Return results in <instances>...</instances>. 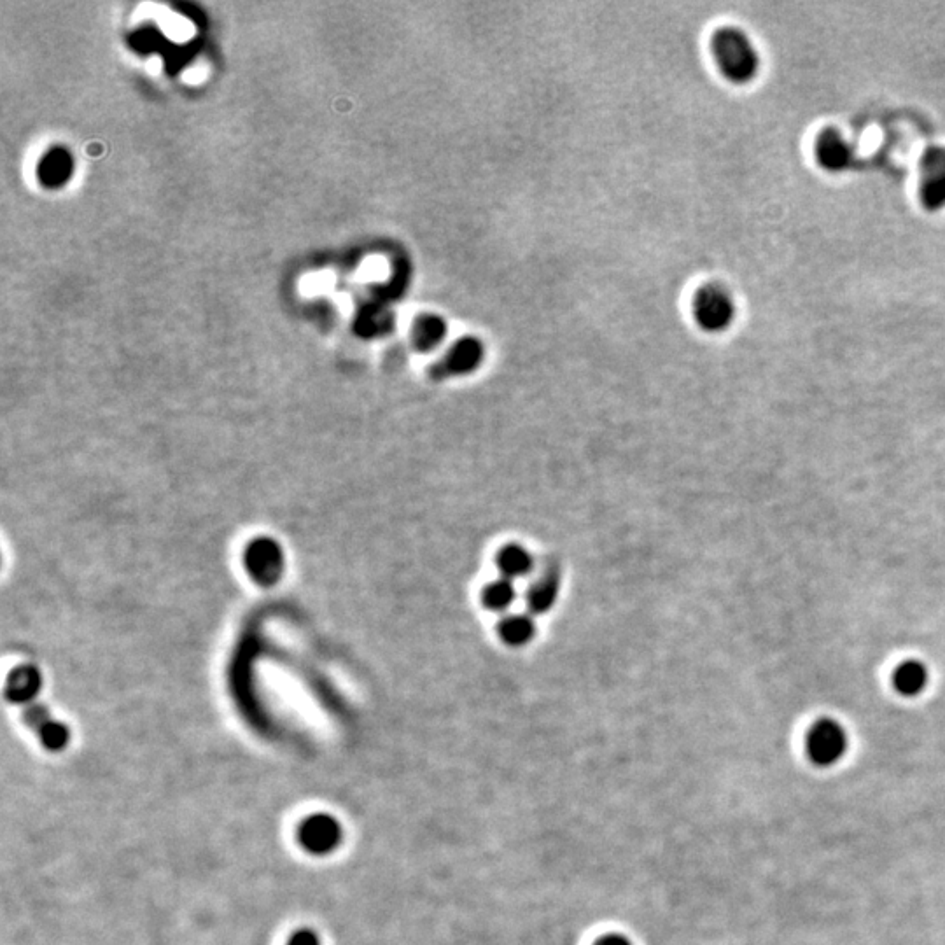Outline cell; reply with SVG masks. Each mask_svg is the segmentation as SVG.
Listing matches in <instances>:
<instances>
[{"instance_id":"obj_1","label":"cell","mask_w":945,"mask_h":945,"mask_svg":"<svg viewBox=\"0 0 945 945\" xmlns=\"http://www.w3.org/2000/svg\"><path fill=\"white\" fill-rule=\"evenodd\" d=\"M711 51L721 74L730 83L746 84L758 76L760 55L742 30L723 27L711 37Z\"/></svg>"},{"instance_id":"obj_2","label":"cell","mask_w":945,"mask_h":945,"mask_svg":"<svg viewBox=\"0 0 945 945\" xmlns=\"http://www.w3.org/2000/svg\"><path fill=\"white\" fill-rule=\"evenodd\" d=\"M483 359L485 345L482 340L476 336H462L431 366L429 377L433 378L434 382L466 377L482 366Z\"/></svg>"},{"instance_id":"obj_3","label":"cell","mask_w":945,"mask_h":945,"mask_svg":"<svg viewBox=\"0 0 945 945\" xmlns=\"http://www.w3.org/2000/svg\"><path fill=\"white\" fill-rule=\"evenodd\" d=\"M692 312L699 328L707 333H721L734 321L735 303L723 287L707 284L693 296Z\"/></svg>"},{"instance_id":"obj_4","label":"cell","mask_w":945,"mask_h":945,"mask_svg":"<svg viewBox=\"0 0 945 945\" xmlns=\"http://www.w3.org/2000/svg\"><path fill=\"white\" fill-rule=\"evenodd\" d=\"M805 746L812 762L828 767L846 753L847 735L837 721L821 720L809 730Z\"/></svg>"},{"instance_id":"obj_5","label":"cell","mask_w":945,"mask_h":945,"mask_svg":"<svg viewBox=\"0 0 945 945\" xmlns=\"http://www.w3.org/2000/svg\"><path fill=\"white\" fill-rule=\"evenodd\" d=\"M919 196L926 209L937 212L945 207V147L926 149L921 158Z\"/></svg>"},{"instance_id":"obj_6","label":"cell","mask_w":945,"mask_h":945,"mask_svg":"<svg viewBox=\"0 0 945 945\" xmlns=\"http://www.w3.org/2000/svg\"><path fill=\"white\" fill-rule=\"evenodd\" d=\"M560 594V569L557 564H545L525 592V608L532 616L546 615L552 611Z\"/></svg>"},{"instance_id":"obj_7","label":"cell","mask_w":945,"mask_h":945,"mask_svg":"<svg viewBox=\"0 0 945 945\" xmlns=\"http://www.w3.org/2000/svg\"><path fill=\"white\" fill-rule=\"evenodd\" d=\"M816 158L828 172H844L853 165V147L837 130L821 132L816 142Z\"/></svg>"},{"instance_id":"obj_8","label":"cell","mask_w":945,"mask_h":945,"mask_svg":"<svg viewBox=\"0 0 945 945\" xmlns=\"http://www.w3.org/2000/svg\"><path fill=\"white\" fill-rule=\"evenodd\" d=\"M342 837L340 825L329 816H314L307 819L300 830L301 844L312 853H328L335 849Z\"/></svg>"},{"instance_id":"obj_9","label":"cell","mask_w":945,"mask_h":945,"mask_svg":"<svg viewBox=\"0 0 945 945\" xmlns=\"http://www.w3.org/2000/svg\"><path fill=\"white\" fill-rule=\"evenodd\" d=\"M137 16L140 20L153 18V20L158 21L163 34L167 35L168 39L179 42V44L189 41L195 35V27L188 18L170 11L167 7L158 6V4H149V2L142 4L137 9Z\"/></svg>"},{"instance_id":"obj_10","label":"cell","mask_w":945,"mask_h":945,"mask_svg":"<svg viewBox=\"0 0 945 945\" xmlns=\"http://www.w3.org/2000/svg\"><path fill=\"white\" fill-rule=\"evenodd\" d=\"M496 566L501 578L520 580L534 571V557L525 546L510 543L497 552Z\"/></svg>"},{"instance_id":"obj_11","label":"cell","mask_w":945,"mask_h":945,"mask_svg":"<svg viewBox=\"0 0 945 945\" xmlns=\"http://www.w3.org/2000/svg\"><path fill=\"white\" fill-rule=\"evenodd\" d=\"M497 636L506 646L522 648L536 636V622L529 613H511L497 623Z\"/></svg>"},{"instance_id":"obj_12","label":"cell","mask_w":945,"mask_h":945,"mask_svg":"<svg viewBox=\"0 0 945 945\" xmlns=\"http://www.w3.org/2000/svg\"><path fill=\"white\" fill-rule=\"evenodd\" d=\"M448 326L443 317L436 314H424L415 319L412 336L413 345L419 352H433L447 338Z\"/></svg>"},{"instance_id":"obj_13","label":"cell","mask_w":945,"mask_h":945,"mask_svg":"<svg viewBox=\"0 0 945 945\" xmlns=\"http://www.w3.org/2000/svg\"><path fill=\"white\" fill-rule=\"evenodd\" d=\"M928 685V669L919 660H907L893 672V686L905 697H916Z\"/></svg>"},{"instance_id":"obj_14","label":"cell","mask_w":945,"mask_h":945,"mask_svg":"<svg viewBox=\"0 0 945 945\" xmlns=\"http://www.w3.org/2000/svg\"><path fill=\"white\" fill-rule=\"evenodd\" d=\"M247 564L254 576H261L265 581H272L279 573V569H282L279 552L272 543H256L251 546L247 555Z\"/></svg>"},{"instance_id":"obj_15","label":"cell","mask_w":945,"mask_h":945,"mask_svg":"<svg viewBox=\"0 0 945 945\" xmlns=\"http://www.w3.org/2000/svg\"><path fill=\"white\" fill-rule=\"evenodd\" d=\"M517 599V588L513 581L506 578H497L483 587L482 604L483 608L489 609L492 613H506L513 606Z\"/></svg>"},{"instance_id":"obj_16","label":"cell","mask_w":945,"mask_h":945,"mask_svg":"<svg viewBox=\"0 0 945 945\" xmlns=\"http://www.w3.org/2000/svg\"><path fill=\"white\" fill-rule=\"evenodd\" d=\"M333 275L329 272H315L305 275L300 282L301 293L307 296L326 293L333 286Z\"/></svg>"},{"instance_id":"obj_17","label":"cell","mask_w":945,"mask_h":945,"mask_svg":"<svg viewBox=\"0 0 945 945\" xmlns=\"http://www.w3.org/2000/svg\"><path fill=\"white\" fill-rule=\"evenodd\" d=\"M41 735L44 737V744L51 749H60L62 748L65 741H67V730L56 725V723H51V725H46V727H41Z\"/></svg>"},{"instance_id":"obj_18","label":"cell","mask_w":945,"mask_h":945,"mask_svg":"<svg viewBox=\"0 0 945 945\" xmlns=\"http://www.w3.org/2000/svg\"><path fill=\"white\" fill-rule=\"evenodd\" d=\"M205 77H207V69L202 65H193V67L184 70V74H182V79L191 86L202 83V81H205Z\"/></svg>"},{"instance_id":"obj_19","label":"cell","mask_w":945,"mask_h":945,"mask_svg":"<svg viewBox=\"0 0 945 945\" xmlns=\"http://www.w3.org/2000/svg\"><path fill=\"white\" fill-rule=\"evenodd\" d=\"M289 945H319V942H317V937H315L314 933H310V931H300V933H296V935L291 938Z\"/></svg>"},{"instance_id":"obj_20","label":"cell","mask_w":945,"mask_h":945,"mask_svg":"<svg viewBox=\"0 0 945 945\" xmlns=\"http://www.w3.org/2000/svg\"><path fill=\"white\" fill-rule=\"evenodd\" d=\"M595 945H632L630 944L627 937L623 935H616V933H611V935H606V937H601L597 940Z\"/></svg>"},{"instance_id":"obj_21","label":"cell","mask_w":945,"mask_h":945,"mask_svg":"<svg viewBox=\"0 0 945 945\" xmlns=\"http://www.w3.org/2000/svg\"><path fill=\"white\" fill-rule=\"evenodd\" d=\"M160 69H161L160 58H151V60L147 62V70H149V74H153V76L154 74H160Z\"/></svg>"}]
</instances>
